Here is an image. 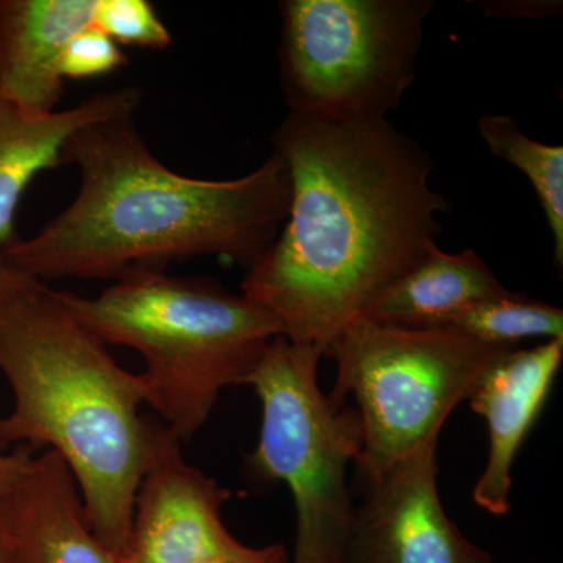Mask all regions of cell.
<instances>
[{
	"instance_id": "6da1fadb",
	"label": "cell",
	"mask_w": 563,
	"mask_h": 563,
	"mask_svg": "<svg viewBox=\"0 0 563 563\" xmlns=\"http://www.w3.org/2000/svg\"><path fill=\"white\" fill-rule=\"evenodd\" d=\"M290 207L242 295L292 343L324 354L336 333L437 246L450 210L421 144L387 120L331 124L288 117L273 136Z\"/></svg>"
},
{
	"instance_id": "7a4b0ae2",
	"label": "cell",
	"mask_w": 563,
	"mask_h": 563,
	"mask_svg": "<svg viewBox=\"0 0 563 563\" xmlns=\"http://www.w3.org/2000/svg\"><path fill=\"white\" fill-rule=\"evenodd\" d=\"M79 168L76 199L35 236L0 257L33 279H120L172 261L224 257L251 268L290 207L279 155L233 180H203L163 165L133 117L96 122L66 143Z\"/></svg>"
},
{
	"instance_id": "3957f363",
	"label": "cell",
	"mask_w": 563,
	"mask_h": 563,
	"mask_svg": "<svg viewBox=\"0 0 563 563\" xmlns=\"http://www.w3.org/2000/svg\"><path fill=\"white\" fill-rule=\"evenodd\" d=\"M0 373L13 393L0 448L60 454L91 531L122 558L146 462L140 374L118 365L55 290L24 273L0 288Z\"/></svg>"
},
{
	"instance_id": "277c9868",
	"label": "cell",
	"mask_w": 563,
	"mask_h": 563,
	"mask_svg": "<svg viewBox=\"0 0 563 563\" xmlns=\"http://www.w3.org/2000/svg\"><path fill=\"white\" fill-rule=\"evenodd\" d=\"M55 296L101 342L143 355L144 404L181 443L201 431L225 388L247 385L282 335L279 322L246 296L161 269L125 274L92 298Z\"/></svg>"
},
{
	"instance_id": "5b68a950",
	"label": "cell",
	"mask_w": 563,
	"mask_h": 563,
	"mask_svg": "<svg viewBox=\"0 0 563 563\" xmlns=\"http://www.w3.org/2000/svg\"><path fill=\"white\" fill-rule=\"evenodd\" d=\"M322 351L279 335L251 374L262 406L261 437L247 457L255 477L290 488L296 512L290 563H343L355 504L346 473L357 462V410L333 406L318 383Z\"/></svg>"
},
{
	"instance_id": "8992f818",
	"label": "cell",
	"mask_w": 563,
	"mask_h": 563,
	"mask_svg": "<svg viewBox=\"0 0 563 563\" xmlns=\"http://www.w3.org/2000/svg\"><path fill=\"white\" fill-rule=\"evenodd\" d=\"M514 347L490 346L454 329H402L357 317L325 347L336 363L329 396L343 409L354 396L363 446L354 463L362 484L440 435L483 374Z\"/></svg>"
},
{
	"instance_id": "52a82bcc",
	"label": "cell",
	"mask_w": 563,
	"mask_h": 563,
	"mask_svg": "<svg viewBox=\"0 0 563 563\" xmlns=\"http://www.w3.org/2000/svg\"><path fill=\"white\" fill-rule=\"evenodd\" d=\"M279 74L290 114L387 120L417 76L432 0H284Z\"/></svg>"
},
{
	"instance_id": "ba28073f",
	"label": "cell",
	"mask_w": 563,
	"mask_h": 563,
	"mask_svg": "<svg viewBox=\"0 0 563 563\" xmlns=\"http://www.w3.org/2000/svg\"><path fill=\"white\" fill-rule=\"evenodd\" d=\"M146 462L124 563H196L239 553L222 520L231 492L185 461L181 442L162 421L146 417Z\"/></svg>"
},
{
	"instance_id": "9c48e42d",
	"label": "cell",
	"mask_w": 563,
	"mask_h": 563,
	"mask_svg": "<svg viewBox=\"0 0 563 563\" xmlns=\"http://www.w3.org/2000/svg\"><path fill=\"white\" fill-rule=\"evenodd\" d=\"M439 437L363 484L343 563H496L463 536L440 501Z\"/></svg>"
},
{
	"instance_id": "30bf717a",
	"label": "cell",
	"mask_w": 563,
	"mask_h": 563,
	"mask_svg": "<svg viewBox=\"0 0 563 563\" xmlns=\"http://www.w3.org/2000/svg\"><path fill=\"white\" fill-rule=\"evenodd\" d=\"M563 362V340L532 350L503 354L476 384L466 401L487 421V463L473 488L485 512L504 517L512 509V466L533 424L542 413Z\"/></svg>"
},
{
	"instance_id": "8fae6325",
	"label": "cell",
	"mask_w": 563,
	"mask_h": 563,
	"mask_svg": "<svg viewBox=\"0 0 563 563\" xmlns=\"http://www.w3.org/2000/svg\"><path fill=\"white\" fill-rule=\"evenodd\" d=\"M141 98L139 88L128 87L47 113L0 98V255L20 243L18 207L32 180L63 165V147L77 132L96 122L133 117Z\"/></svg>"
},
{
	"instance_id": "7c38bea8",
	"label": "cell",
	"mask_w": 563,
	"mask_h": 563,
	"mask_svg": "<svg viewBox=\"0 0 563 563\" xmlns=\"http://www.w3.org/2000/svg\"><path fill=\"white\" fill-rule=\"evenodd\" d=\"M5 503L18 563H124L91 531L79 485L55 451L32 459Z\"/></svg>"
},
{
	"instance_id": "4fadbf2b",
	"label": "cell",
	"mask_w": 563,
	"mask_h": 563,
	"mask_svg": "<svg viewBox=\"0 0 563 563\" xmlns=\"http://www.w3.org/2000/svg\"><path fill=\"white\" fill-rule=\"evenodd\" d=\"M96 0H0V98L55 111L65 80L58 62L74 36L92 27Z\"/></svg>"
},
{
	"instance_id": "5bb4252c",
	"label": "cell",
	"mask_w": 563,
	"mask_h": 563,
	"mask_svg": "<svg viewBox=\"0 0 563 563\" xmlns=\"http://www.w3.org/2000/svg\"><path fill=\"white\" fill-rule=\"evenodd\" d=\"M506 291L473 250L450 254L435 246L361 317L402 329H448L466 310Z\"/></svg>"
},
{
	"instance_id": "9a60e30c",
	"label": "cell",
	"mask_w": 563,
	"mask_h": 563,
	"mask_svg": "<svg viewBox=\"0 0 563 563\" xmlns=\"http://www.w3.org/2000/svg\"><path fill=\"white\" fill-rule=\"evenodd\" d=\"M479 132L496 158L528 177L553 232L554 261L563 268V147L529 139L510 117L485 114Z\"/></svg>"
},
{
	"instance_id": "2e32d148",
	"label": "cell",
	"mask_w": 563,
	"mask_h": 563,
	"mask_svg": "<svg viewBox=\"0 0 563 563\" xmlns=\"http://www.w3.org/2000/svg\"><path fill=\"white\" fill-rule=\"evenodd\" d=\"M448 329L477 342L499 347H517L528 339L563 340V310L553 303L507 290L474 306Z\"/></svg>"
},
{
	"instance_id": "e0dca14e",
	"label": "cell",
	"mask_w": 563,
	"mask_h": 563,
	"mask_svg": "<svg viewBox=\"0 0 563 563\" xmlns=\"http://www.w3.org/2000/svg\"><path fill=\"white\" fill-rule=\"evenodd\" d=\"M92 27L118 46L165 49L173 41L165 22L146 0H96Z\"/></svg>"
},
{
	"instance_id": "ac0fdd59",
	"label": "cell",
	"mask_w": 563,
	"mask_h": 563,
	"mask_svg": "<svg viewBox=\"0 0 563 563\" xmlns=\"http://www.w3.org/2000/svg\"><path fill=\"white\" fill-rule=\"evenodd\" d=\"M128 63V55L113 40L90 27L69 41L58 62L63 80L106 76Z\"/></svg>"
},
{
	"instance_id": "d6986e66",
	"label": "cell",
	"mask_w": 563,
	"mask_h": 563,
	"mask_svg": "<svg viewBox=\"0 0 563 563\" xmlns=\"http://www.w3.org/2000/svg\"><path fill=\"white\" fill-rule=\"evenodd\" d=\"M481 9L490 16L499 18H543L561 13L562 2L529 0V2H481Z\"/></svg>"
},
{
	"instance_id": "ffe728a7",
	"label": "cell",
	"mask_w": 563,
	"mask_h": 563,
	"mask_svg": "<svg viewBox=\"0 0 563 563\" xmlns=\"http://www.w3.org/2000/svg\"><path fill=\"white\" fill-rule=\"evenodd\" d=\"M33 457L35 451L27 446H18L10 453L0 448V498H5L14 490L21 477L27 472Z\"/></svg>"
},
{
	"instance_id": "44dd1931",
	"label": "cell",
	"mask_w": 563,
	"mask_h": 563,
	"mask_svg": "<svg viewBox=\"0 0 563 563\" xmlns=\"http://www.w3.org/2000/svg\"><path fill=\"white\" fill-rule=\"evenodd\" d=\"M196 563H290V558L284 544L274 543L261 548L246 547L235 554L220 555Z\"/></svg>"
},
{
	"instance_id": "7402d4cb",
	"label": "cell",
	"mask_w": 563,
	"mask_h": 563,
	"mask_svg": "<svg viewBox=\"0 0 563 563\" xmlns=\"http://www.w3.org/2000/svg\"><path fill=\"white\" fill-rule=\"evenodd\" d=\"M0 563H18L5 498H0Z\"/></svg>"
},
{
	"instance_id": "603a6c76",
	"label": "cell",
	"mask_w": 563,
	"mask_h": 563,
	"mask_svg": "<svg viewBox=\"0 0 563 563\" xmlns=\"http://www.w3.org/2000/svg\"><path fill=\"white\" fill-rule=\"evenodd\" d=\"M20 269L11 266L10 263L5 261V258L0 257V288H2L3 285L9 284V282L13 280L14 277L20 276Z\"/></svg>"
}]
</instances>
